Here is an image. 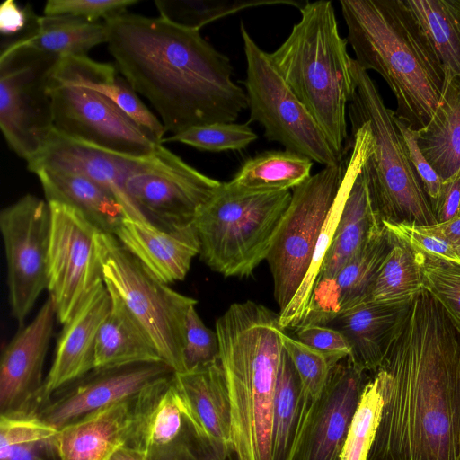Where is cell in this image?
<instances>
[{
  "instance_id": "obj_42",
  "label": "cell",
  "mask_w": 460,
  "mask_h": 460,
  "mask_svg": "<svg viewBox=\"0 0 460 460\" xmlns=\"http://www.w3.org/2000/svg\"><path fill=\"white\" fill-rule=\"evenodd\" d=\"M416 254L424 289L438 302L450 322L460 332V265Z\"/></svg>"
},
{
  "instance_id": "obj_52",
  "label": "cell",
  "mask_w": 460,
  "mask_h": 460,
  "mask_svg": "<svg viewBox=\"0 0 460 460\" xmlns=\"http://www.w3.org/2000/svg\"><path fill=\"white\" fill-rule=\"evenodd\" d=\"M420 226L445 240L460 256V217L447 222Z\"/></svg>"
},
{
  "instance_id": "obj_29",
  "label": "cell",
  "mask_w": 460,
  "mask_h": 460,
  "mask_svg": "<svg viewBox=\"0 0 460 460\" xmlns=\"http://www.w3.org/2000/svg\"><path fill=\"white\" fill-rule=\"evenodd\" d=\"M35 173L47 202L75 208L102 232L113 234L127 218L123 207L110 191L82 174L47 169Z\"/></svg>"
},
{
  "instance_id": "obj_24",
  "label": "cell",
  "mask_w": 460,
  "mask_h": 460,
  "mask_svg": "<svg viewBox=\"0 0 460 460\" xmlns=\"http://www.w3.org/2000/svg\"><path fill=\"white\" fill-rule=\"evenodd\" d=\"M412 301H366L335 320L350 346L348 358L356 367L373 373L379 368L407 322Z\"/></svg>"
},
{
  "instance_id": "obj_39",
  "label": "cell",
  "mask_w": 460,
  "mask_h": 460,
  "mask_svg": "<svg viewBox=\"0 0 460 460\" xmlns=\"http://www.w3.org/2000/svg\"><path fill=\"white\" fill-rule=\"evenodd\" d=\"M161 18L175 25L199 31L204 25L250 7L299 3L289 0H172L155 1Z\"/></svg>"
},
{
  "instance_id": "obj_20",
  "label": "cell",
  "mask_w": 460,
  "mask_h": 460,
  "mask_svg": "<svg viewBox=\"0 0 460 460\" xmlns=\"http://www.w3.org/2000/svg\"><path fill=\"white\" fill-rule=\"evenodd\" d=\"M142 158L109 152L53 129L40 151L27 161V168L34 173L47 169L82 174L110 191L123 207L127 218L147 222L125 190L128 176Z\"/></svg>"
},
{
  "instance_id": "obj_3",
  "label": "cell",
  "mask_w": 460,
  "mask_h": 460,
  "mask_svg": "<svg viewBox=\"0 0 460 460\" xmlns=\"http://www.w3.org/2000/svg\"><path fill=\"white\" fill-rule=\"evenodd\" d=\"M231 411L232 460H271L272 411L285 330L279 314L247 300L216 322Z\"/></svg>"
},
{
  "instance_id": "obj_25",
  "label": "cell",
  "mask_w": 460,
  "mask_h": 460,
  "mask_svg": "<svg viewBox=\"0 0 460 460\" xmlns=\"http://www.w3.org/2000/svg\"><path fill=\"white\" fill-rule=\"evenodd\" d=\"M137 397L89 414L59 429L60 460H110L131 438Z\"/></svg>"
},
{
  "instance_id": "obj_48",
  "label": "cell",
  "mask_w": 460,
  "mask_h": 460,
  "mask_svg": "<svg viewBox=\"0 0 460 460\" xmlns=\"http://www.w3.org/2000/svg\"><path fill=\"white\" fill-rule=\"evenodd\" d=\"M394 122L402 136L410 164L433 209L440 195L442 181L421 153L417 143L416 130L399 119L396 115Z\"/></svg>"
},
{
  "instance_id": "obj_1",
  "label": "cell",
  "mask_w": 460,
  "mask_h": 460,
  "mask_svg": "<svg viewBox=\"0 0 460 460\" xmlns=\"http://www.w3.org/2000/svg\"><path fill=\"white\" fill-rule=\"evenodd\" d=\"M374 374L384 407L367 460H456L460 332L426 289Z\"/></svg>"
},
{
  "instance_id": "obj_18",
  "label": "cell",
  "mask_w": 460,
  "mask_h": 460,
  "mask_svg": "<svg viewBox=\"0 0 460 460\" xmlns=\"http://www.w3.org/2000/svg\"><path fill=\"white\" fill-rule=\"evenodd\" d=\"M57 318L51 296L4 348L0 362V415H35L42 402V371Z\"/></svg>"
},
{
  "instance_id": "obj_46",
  "label": "cell",
  "mask_w": 460,
  "mask_h": 460,
  "mask_svg": "<svg viewBox=\"0 0 460 460\" xmlns=\"http://www.w3.org/2000/svg\"><path fill=\"white\" fill-rule=\"evenodd\" d=\"M146 456L149 460H225L194 429L187 417L183 429L175 440L150 450Z\"/></svg>"
},
{
  "instance_id": "obj_43",
  "label": "cell",
  "mask_w": 460,
  "mask_h": 460,
  "mask_svg": "<svg viewBox=\"0 0 460 460\" xmlns=\"http://www.w3.org/2000/svg\"><path fill=\"white\" fill-rule=\"evenodd\" d=\"M283 347L299 377L301 394L310 400L317 399L335 365L325 354L286 333L283 335Z\"/></svg>"
},
{
  "instance_id": "obj_8",
  "label": "cell",
  "mask_w": 460,
  "mask_h": 460,
  "mask_svg": "<svg viewBox=\"0 0 460 460\" xmlns=\"http://www.w3.org/2000/svg\"><path fill=\"white\" fill-rule=\"evenodd\" d=\"M97 244L107 289L123 302L161 358L175 373L184 372L185 320L197 301L154 277L114 234L99 232Z\"/></svg>"
},
{
  "instance_id": "obj_38",
  "label": "cell",
  "mask_w": 460,
  "mask_h": 460,
  "mask_svg": "<svg viewBox=\"0 0 460 460\" xmlns=\"http://www.w3.org/2000/svg\"><path fill=\"white\" fill-rule=\"evenodd\" d=\"M391 234V249L381 265L367 301L413 300L424 289L417 254L405 242Z\"/></svg>"
},
{
  "instance_id": "obj_7",
  "label": "cell",
  "mask_w": 460,
  "mask_h": 460,
  "mask_svg": "<svg viewBox=\"0 0 460 460\" xmlns=\"http://www.w3.org/2000/svg\"><path fill=\"white\" fill-rule=\"evenodd\" d=\"M354 93L348 106L350 121L365 122L371 135L370 151L361 172L373 208L381 221L431 226L437 219L408 159L394 122L376 83L353 59Z\"/></svg>"
},
{
  "instance_id": "obj_27",
  "label": "cell",
  "mask_w": 460,
  "mask_h": 460,
  "mask_svg": "<svg viewBox=\"0 0 460 460\" xmlns=\"http://www.w3.org/2000/svg\"><path fill=\"white\" fill-rule=\"evenodd\" d=\"M54 75L103 94L158 143L164 138L166 129L162 121L143 103L129 84L118 76L114 66L94 61L87 56L66 57L60 58Z\"/></svg>"
},
{
  "instance_id": "obj_37",
  "label": "cell",
  "mask_w": 460,
  "mask_h": 460,
  "mask_svg": "<svg viewBox=\"0 0 460 460\" xmlns=\"http://www.w3.org/2000/svg\"><path fill=\"white\" fill-rule=\"evenodd\" d=\"M0 460H60L58 429L36 415H0Z\"/></svg>"
},
{
  "instance_id": "obj_5",
  "label": "cell",
  "mask_w": 460,
  "mask_h": 460,
  "mask_svg": "<svg viewBox=\"0 0 460 460\" xmlns=\"http://www.w3.org/2000/svg\"><path fill=\"white\" fill-rule=\"evenodd\" d=\"M300 13V21L270 57L332 147L343 155L347 110L355 89L353 59L347 40L339 33L332 2H306Z\"/></svg>"
},
{
  "instance_id": "obj_31",
  "label": "cell",
  "mask_w": 460,
  "mask_h": 460,
  "mask_svg": "<svg viewBox=\"0 0 460 460\" xmlns=\"http://www.w3.org/2000/svg\"><path fill=\"white\" fill-rule=\"evenodd\" d=\"M381 223L373 208L367 185L360 169L349 188L316 285L333 279Z\"/></svg>"
},
{
  "instance_id": "obj_34",
  "label": "cell",
  "mask_w": 460,
  "mask_h": 460,
  "mask_svg": "<svg viewBox=\"0 0 460 460\" xmlns=\"http://www.w3.org/2000/svg\"><path fill=\"white\" fill-rule=\"evenodd\" d=\"M105 22H92L69 15L38 16L34 31L15 40L59 58L86 56L93 47L106 43Z\"/></svg>"
},
{
  "instance_id": "obj_15",
  "label": "cell",
  "mask_w": 460,
  "mask_h": 460,
  "mask_svg": "<svg viewBox=\"0 0 460 460\" xmlns=\"http://www.w3.org/2000/svg\"><path fill=\"white\" fill-rule=\"evenodd\" d=\"M49 203L26 194L0 213L12 315L20 326L48 288Z\"/></svg>"
},
{
  "instance_id": "obj_4",
  "label": "cell",
  "mask_w": 460,
  "mask_h": 460,
  "mask_svg": "<svg viewBox=\"0 0 460 460\" xmlns=\"http://www.w3.org/2000/svg\"><path fill=\"white\" fill-rule=\"evenodd\" d=\"M347 42L394 93L396 117L419 130L435 115L445 75L404 0H341Z\"/></svg>"
},
{
  "instance_id": "obj_40",
  "label": "cell",
  "mask_w": 460,
  "mask_h": 460,
  "mask_svg": "<svg viewBox=\"0 0 460 460\" xmlns=\"http://www.w3.org/2000/svg\"><path fill=\"white\" fill-rule=\"evenodd\" d=\"M383 390L376 375L364 385L352 416L340 460H367L381 420Z\"/></svg>"
},
{
  "instance_id": "obj_26",
  "label": "cell",
  "mask_w": 460,
  "mask_h": 460,
  "mask_svg": "<svg viewBox=\"0 0 460 460\" xmlns=\"http://www.w3.org/2000/svg\"><path fill=\"white\" fill-rule=\"evenodd\" d=\"M351 125L352 148L346 162V171L341 189L322 228L307 274L288 306L283 312L279 313V323L284 330L293 329L295 331L305 318L349 188L370 151L371 135L368 125L365 122H355Z\"/></svg>"
},
{
  "instance_id": "obj_17",
  "label": "cell",
  "mask_w": 460,
  "mask_h": 460,
  "mask_svg": "<svg viewBox=\"0 0 460 460\" xmlns=\"http://www.w3.org/2000/svg\"><path fill=\"white\" fill-rule=\"evenodd\" d=\"M368 378L349 358L332 368L324 389L308 408L293 460H340L352 416Z\"/></svg>"
},
{
  "instance_id": "obj_16",
  "label": "cell",
  "mask_w": 460,
  "mask_h": 460,
  "mask_svg": "<svg viewBox=\"0 0 460 460\" xmlns=\"http://www.w3.org/2000/svg\"><path fill=\"white\" fill-rule=\"evenodd\" d=\"M174 374L164 361L94 367L51 394L35 415L59 430L89 414L136 397Z\"/></svg>"
},
{
  "instance_id": "obj_35",
  "label": "cell",
  "mask_w": 460,
  "mask_h": 460,
  "mask_svg": "<svg viewBox=\"0 0 460 460\" xmlns=\"http://www.w3.org/2000/svg\"><path fill=\"white\" fill-rule=\"evenodd\" d=\"M307 410L301 398L299 377L284 349L273 402L271 460H293L296 439Z\"/></svg>"
},
{
  "instance_id": "obj_22",
  "label": "cell",
  "mask_w": 460,
  "mask_h": 460,
  "mask_svg": "<svg viewBox=\"0 0 460 460\" xmlns=\"http://www.w3.org/2000/svg\"><path fill=\"white\" fill-rule=\"evenodd\" d=\"M174 382L189 421L221 458L232 460L230 402L220 361L175 373Z\"/></svg>"
},
{
  "instance_id": "obj_10",
  "label": "cell",
  "mask_w": 460,
  "mask_h": 460,
  "mask_svg": "<svg viewBox=\"0 0 460 460\" xmlns=\"http://www.w3.org/2000/svg\"><path fill=\"white\" fill-rule=\"evenodd\" d=\"M61 58L13 40L0 56V126L21 158L28 161L53 131L49 86Z\"/></svg>"
},
{
  "instance_id": "obj_47",
  "label": "cell",
  "mask_w": 460,
  "mask_h": 460,
  "mask_svg": "<svg viewBox=\"0 0 460 460\" xmlns=\"http://www.w3.org/2000/svg\"><path fill=\"white\" fill-rule=\"evenodd\" d=\"M137 0H49L44 15H69L92 22L126 12Z\"/></svg>"
},
{
  "instance_id": "obj_12",
  "label": "cell",
  "mask_w": 460,
  "mask_h": 460,
  "mask_svg": "<svg viewBox=\"0 0 460 460\" xmlns=\"http://www.w3.org/2000/svg\"><path fill=\"white\" fill-rule=\"evenodd\" d=\"M221 184L158 144L128 176L125 190L148 223L175 231L193 225L199 209Z\"/></svg>"
},
{
  "instance_id": "obj_2",
  "label": "cell",
  "mask_w": 460,
  "mask_h": 460,
  "mask_svg": "<svg viewBox=\"0 0 460 460\" xmlns=\"http://www.w3.org/2000/svg\"><path fill=\"white\" fill-rule=\"evenodd\" d=\"M104 22L118 69L151 102L166 132L234 122L248 108L246 93L232 80L230 59L199 31L127 12Z\"/></svg>"
},
{
  "instance_id": "obj_6",
  "label": "cell",
  "mask_w": 460,
  "mask_h": 460,
  "mask_svg": "<svg viewBox=\"0 0 460 460\" xmlns=\"http://www.w3.org/2000/svg\"><path fill=\"white\" fill-rule=\"evenodd\" d=\"M291 199L290 190H251L222 182L193 221L201 260L225 277L252 275L267 259Z\"/></svg>"
},
{
  "instance_id": "obj_32",
  "label": "cell",
  "mask_w": 460,
  "mask_h": 460,
  "mask_svg": "<svg viewBox=\"0 0 460 460\" xmlns=\"http://www.w3.org/2000/svg\"><path fill=\"white\" fill-rule=\"evenodd\" d=\"M108 291L111 305L97 333L95 367L164 361L123 302Z\"/></svg>"
},
{
  "instance_id": "obj_28",
  "label": "cell",
  "mask_w": 460,
  "mask_h": 460,
  "mask_svg": "<svg viewBox=\"0 0 460 460\" xmlns=\"http://www.w3.org/2000/svg\"><path fill=\"white\" fill-rule=\"evenodd\" d=\"M174 375L151 385L137 395L135 427L128 447L146 455L172 443L182 431L186 415Z\"/></svg>"
},
{
  "instance_id": "obj_14",
  "label": "cell",
  "mask_w": 460,
  "mask_h": 460,
  "mask_svg": "<svg viewBox=\"0 0 460 460\" xmlns=\"http://www.w3.org/2000/svg\"><path fill=\"white\" fill-rule=\"evenodd\" d=\"M50 235L48 254V288L57 320L65 324L102 281L97 244L101 230L81 212L63 203L48 202Z\"/></svg>"
},
{
  "instance_id": "obj_23",
  "label": "cell",
  "mask_w": 460,
  "mask_h": 460,
  "mask_svg": "<svg viewBox=\"0 0 460 460\" xmlns=\"http://www.w3.org/2000/svg\"><path fill=\"white\" fill-rule=\"evenodd\" d=\"M158 280L184 279L200 243L194 225L167 231L148 222L125 218L112 234Z\"/></svg>"
},
{
  "instance_id": "obj_19",
  "label": "cell",
  "mask_w": 460,
  "mask_h": 460,
  "mask_svg": "<svg viewBox=\"0 0 460 460\" xmlns=\"http://www.w3.org/2000/svg\"><path fill=\"white\" fill-rule=\"evenodd\" d=\"M391 245L392 234L381 223L333 279L315 286L299 326H326L344 313L367 301Z\"/></svg>"
},
{
  "instance_id": "obj_50",
  "label": "cell",
  "mask_w": 460,
  "mask_h": 460,
  "mask_svg": "<svg viewBox=\"0 0 460 460\" xmlns=\"http://www.w3.org/2000/svg\"><path fill=\"white\" fill-rule=\"evenodd\" d=\"M37 19L30 6L22 7L13 0H6L0 6V31L4 36L19 35L25 29L31 33Z\"/></svg>"
},
{
  "instance_id": "obj_49",
  "label": "cell",
  "mask_w": 460,
  "mask_h": 460,
  "mask_svg": "<svg viewBox=\"0 0 460 460\" xmlns=\"http://www.w3.org/2000/svg\"><path fill=\"white\" fill-rule=\"evenodd\" d=\"M296 339L325 354L336 365L350 355L351 349L345 336L337 329L307 324L295 330Z\"/></svg>"
},
{
  "instance_id": "obj_21",
  "label": "cell",
  "mask_w": 460,
  "mask_h": 460,
  "mask_svg": "<svg viewBox=\"0 0 460 460\" xmlns=\"http://www.w3.org/2000/svg\"><path fill=\"white\" fill-rule=\"evenodd\" d=\"M111 305V294L102 281L64 324L44 380L41 404L55 391L95 367L96 337Z\"/></svg>"
},
{
  "instance_id": "obj_33",
  "label": "cell",
  "mask_w": 460,
  "mask_h": 460,
  "mask_svg": "<svg viewBox=\"0 0 460 460\" xmlns=\"http://www.w3.org/2000/svg\"><path fill=\"white\" fill-rule=\"evenodd\" d=\"M446 76L460 77V0H404Z\"/></svg>"
},
{
  "instance_id": "obj_44",
  "label": "cell",
  "mask_w": 460,
  "mask_h": 460,
  "mask_svg": "<svg viewBox=\"0 0 460 460\" xmlns=\"http://www.w3.org/2000/svg\"><path fill=\"white\" fill-rule=\"evenodd\" d=\"M219 360V345L216 331L208 328L192 305L185 320L183 348L184 371H190Z\"/></svg>"
},
{
  "instance_id": "obj_45",
  "label": "cell",
  "mask_w": 460,
  "mask_h": 460,
  "mask_svg": "<svg viewBox=\"0 0 460 460\" xmlns=\"http://www.w3.org/2000/svg\"><path fill=\"white\" fill-rule=\"evenodd\" d=\"M391 234L405 242L416 253L454 262L460 265V256L442 238L411 223L381 221Z\"/></svg>"
},
{
  "instance_id": "obj_9",
  "label": "cell",
  "mask_w": 460,
  "mask_h": 460,
  "mask_svg": "<svg viewBox=\"0 0 460 460\" xmlns=\"http://www.w3.org/2000/svg\"><path fill=\"white\" fill-rule=\"evenodd\" d=\"M246 59V89L249 124L260 123L264 136L287 150L303 155L324 167L343 163V155L332 147L321 127L294 93L243 23L240 27Z\"/></svg>"
},
{
  "instance_id": "obj_13",
  "label": "cell",
  "mask_w": 460,
  "mask_h": 460,
  "mask_svg": "<svg viewBox=\"0 0 460 460\" xmlns=\"http://www.w3.org/2000/svg\"><path fill=\"white\" fill-rule=\"evenodd\" d=\"M53 128L66 137L131 156L146 157L158 143L103 94L84 85L50 78Z\"/></svg>"
},
{
  "instance_id": "obj_54",
  "label": "cell",
  "mask_w": 460,
  "mask_h": 460,
  "mask_svg": "<svg viewBox=\"0 0 460 460\" xmlns=\"http://www.w3.org/2000/svg\"><path fill=\"white\" fill-rule=\"evenodd\" d=\"M456 460H460V433L458 438L457 450H456Z\"/></svg>"
},
{
  "instance_id": "obj_41",
  "label": "cell",
  "mask_w": 460,
  "mask_h": 460,
  "mask_svg": "<svg viewBox=\"0 0 460 460\" xmlns=\"http://www.w3.org/2000/svg\"><path fill=\"white\" fill-rule=\"evenodd\" d=\"M257 134L249 123L216 122L191 127L164 138L165 142H180L211 152L242 150L256 140Z\"/></svg>"
},
{
  "instance_id": "obj_51",
  "label": "cell",
  "mask_w": 460,
  "mask_h": 460,
  "mask_svg": "<svg viewBox=\"0 0 460 460\" xmlns=\"http://www.w3.org/2000/svg\"><path fill=\"white\" fill-rule=\"evenodd\" d=\"M433 211L437 223L460 217V175L442 182L440 195Z\"/></svg>"
},
{
  "instance_id": "obj_53",
  "label": "cell",
  "mask_w": 460,
  "mask_h": 460,
  "mask_svg": "<svg viewBox=\"0 0 460 460\" xmlns=\"http://www.w3.org/2000/svg\"><path fill=\"white\" fill-rule=\"evenodd\" d=\"M110 460H149L147 456L130 447L123 446L118 448Z\"/></svg>"
},
{
  "instance_id": "obj_11",
  "label": "cell",
  "mask_w": 460,
  "mask_h": 460,
  "mask_svg": "<svg viewBox=\"0 0 460 460\" xmlns=\"http://www.w3.org/2000/svg\"><path fill=\"white\" fill-rule=\"evenodd\" d=\"M345 171L344 162L324 167L292 190L290 204L266 259L279 313L288 306L307 274Z\"/></svg>"
},
{
  "instance_id": "obj_36",
  "label": "cell",
  "mask_w": 460,
  "mask_h": 460,
  "mask_svg": "<svg viewBox=\"0 0 460 460\" xmlns=\"http://www.w3.org/2000/svg\"><path fill=\"white\" fill-rule=\"evenodd\" d=\"M313 161L289 150H270L247 159L230 181L236 187L261 191L290 190L307 181Z\"/></svg>"
},
{
  "instance_id": "obj_30",
  "label": "cell",
  "mask_w": 460,
  "mask_h": 460,
  "mask_svg": "<svg viewBox=\"0 0 460 460\" xmlns=\"http://www.w3.org/2000/svg\"><path fill=\"white\" fill-rule=\"evenodd\" d=\"M416 138L442 182L460 175V77H445L437 111Z\"/></svg>"
}]
</instances>
